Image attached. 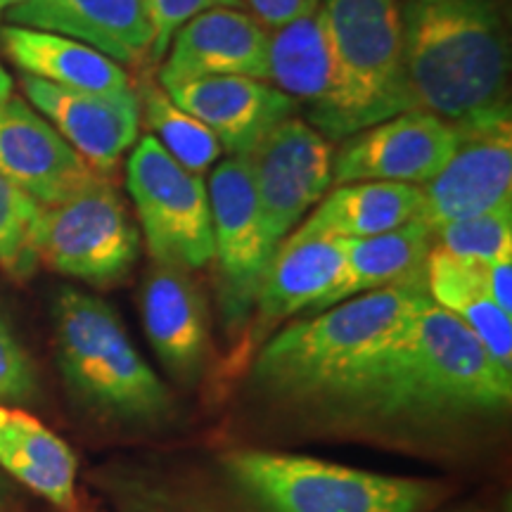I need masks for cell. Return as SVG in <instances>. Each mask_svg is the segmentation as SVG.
Listing matches in <instances>:
<instances>
[{
	"mask_svg": "<svg viewBox=\"0 0 512 512\" xmlns=\"http://www.w3.org/2000/svg\"><path fill=\"white\" fill-rule=\"evenodd\" d=\"M240 0H145L152 24V62H162L171 38L185 22L216 8H238Z\"/></svg>",
	"mask_w": 512,
	"mask_h": 512,
	"instance_id": "f1b7e54d",
	"label": "cell"
},
{
	"mask_svg": "<svg viewBox=\"0 0 512 512\" xmlns=\"http://www.w3.org/2000/svg\"><path fill=\"white\" fill-rule=\"evenodd\" d=\"M126 188L155 264L183 271L211 264L214 230L207 183L178 164L150 133L138 138L128 155Z\"/></svg>",
	"mask_w": 512,
	"mask_h": 512,
	"instance_id": "8992f818",
	"label": "cell"
},
{
	"mask_svg": "<svg viewBox=\"0 0 512 512\" xmlns=\"http://www.w3.org/2000/svg\"><path fill=\"white\" fill-rule=\"evenodd\" d=\"M211 230L219 278V304L228 328H240L256 306L275 247L261 221L245 155H230L209 178Z\"/></svg>",
	"mask_w": 512,
	"mask_h": 512,
	"instance_id": "9c48e42d",
	"label": "cell"
},
{
	"mask_svg": "<svg viewBox=\"0 0 512 512\" xmlns=\"http://www.w3.org/2000/svg\"><path fill=\"white\" fill-rule=\"evenodd\" d=\"M162 88L181 110L200 119L230 155L252 152L299 110L271 81L252 76H200Z\"/></svg>",
	"mask_w": 512,
	"mask_h": 512,
	"instance_id": "2e32d148",
	"label": "cell"
},
{
	"mask_svg": "<svg viewBox=\"0 0 512 512\" xmlns=\"http://www.w3.org/2000/svg\"><path fill=\"white\" fill-rule=\"evenodd\" d=\"M261 27L278 31L318 10L320 0H240Z\"/></svg>",
	"mask_w": 512,
	"mask_h": 512,
	"instance_id": "4dcf8cb0",
	"label": "cell"
},
{
	"mask_svg": "<svg viewBox=\"0 0 512 512\" xmlns=\"http://www.w3.org/2000/svg\"><path fill=\"white\" fill-rule=\"evenodd\" d=\"M5 498H8V482H5L3 475H0V505L5 503Z\"/></svg>",
	"mask_w": 512,
	"mask_h": 512,
	"instance_id": "e575fe53",
	"label": "cell"
},
{
	"mask_svg": "<svg viewBox=\"0 0 512 512\" xmlns=\"http://www.w3.org/2000/svg\"><path fill=\"white\" fill-rule=\"evenodd\" d=\"M427 299L425 283L394 285L294 320L256 356L254 380L280 399L318 403L399 335Z\"/></svg>",
	"mask_w": 512,
	"mask_h": 512,
	"instance_id": "3957f363",
	"label": "cell"
},
{
	"mask_svg": "<svg viewBox=\"0 0 512 512\" xmlns=\"http://www.w3.org/2000/svg\"><path fill=\"white\" fill-rule=\"evenodd\" d=\"M41 204L0 174V268L24 280L38 264L34 226Z\"/></svg>",
	"mask_w": 512,
	"mask_h": 512,
	"instance_id": "83f0119b",
	"label": "cell"
},
{
	"mask_svg": "<svg viewBox=\"0 0 512 512\" xmlns=\"http://www.w3.org/2000/svg\"><path fill=\"white\" fill-rule=\"evenodd\" d=\"M268 81L304 110L328 140L354 136V121L323 10L273 31L268 46Z\"/></svg>",
	"mask_w": 512,
	"mask_h": 512,
	"instance_id": "7c38bea8",
	"label": "cell"
},
{
	"mask_svg": "<svg viewBox=\"0 0 512 512\" xmlns=\"http://www.w3.org/2000/svg\"><path fill=\"white\" fill-rule=\"evenodd\" d=\"M0 174L41 207L107 181L76 155L46 117L19 98L0 100Z\"/></svg>",
	"mask_w": 512,
	"mask_h": 512,
	"instance_id": "9a60e30c",
	"label": "cell"
},
{
	"mask_svg": "<svg viewBox=\"0 0 512 512\" xmlns=\"http://www.w3.org/2000/svg\"><path fill=\"white\" fill-rule=\"evenodd\" d=\"M422 209L420 185L389 181L342 183L328 192L302 230L335 238H373L415 221Z\"/></svg>",
	"mask_w": 512,
	"mask_h": 512,
	"instance_id": "cb8c5ba5",
	"label": "cell"
},
{
	"mask_svg": "<svg viewBox=\"0 0 512 512\" xmlns=\"http://www.w3.org/2000/svg\"><path fill=\"white\" fill-rule=\"evenodd\" d=\"M5 17L17 27L86 43L124 69L140 67L152 53L145 0H22Z\"/></svg>",
	"mask_w": 512,
	"mask_h": 512,
	"instance_id": "ac0fdd59",
	"label": "cell"
},
{
	"mask_svg": "<svg viewBox=\"0 0 512 512\" xmlns=\"http://www.w3.org/2000/svg\"><path fill=\"white\" fill-rule=\"evenodd\" d=\"M458 147L432 181L420 185L418 221L437 230L451 221L512 204L510 119L458 126Z\"/></svg>",
	"mask_w": 512,
	"mask_h": 512,
	"instance_id": "4fadbf2b",
	"label": "cell"
},
{
	"mask_svg": "<svg viewBox=\"0 0 512 512\" xmlns=\"http://www.w3.org/2000/svg\"><path fill=\"white\" fill-rule=\"evenodd\" d=\"M0 470L62 512H76V456L41 420L0 406Z\"/></svg>",
	"mask_w": 512,
	"mask_h": 512,
	"instance_id": "7402d4cb",
	"label": "cell"
},
{
	"mask_svg": "<svg viewBox=\"0 0 512 512\" xmlns=\"http://www.w3.org/2000/svg\"><path fill=\"white\" fill-rule=\"evenodd\" d=\"M486 290H489L494 304L503 313L512 316V259L496 261V264L484 268Z\"/></svg>",
	"mask_w": 512,
	"mask_h": 512,
	"instance_id": "1f68e13d",
	"label": "cell"
},
{
	"mask_svg": "<svg viewBox=\"0 0 512 512\" xmlns=\"http://www.w3.org/2000/svg\"><path fill=\"white\" fill-rule=\"evenodd\" d=\"M512 396L503 368L460 320L427 299L399 335L318 401L332 415L408 422L501 411Z\"/></svg>",
	"mask_w": 512,
	"mask_h": 512,
	"instance_id": "6da1fadb",
	"label": "cell"
},
{
	"mask_svg": "<svg viewBox=\"0 0 512 512\" xmlns=\"http://www.w3.org/2000/svg\"><path fill=\"white\" fill-rule=\"evenodd\" d=\"M223 465L266 512H420L437 491L420 479L259 448L228 453Z\"/></svg>",
	"mask_w": 512,
	"mask_h": 512,
	"instance_id": "5b68a950",
	"label": "cell"
},
{
	"mask_svg": "<svg viewBox=\"0 0 512 512\" xmlns=\"http://www.w3.org/2000/svg\"><path fill=\"white\" fill-rule=\"evenodd\" d=\"M36 392V375L27 351L0 320V406L29 401Z\"/></svg>",
	"mask_w": 512,
	"mask_h": 512,
	"instance_id": "f546056e",
	"label": "cell"
},
{
	"mask_svg": "<svg viewBox=\"0 0 512 512\" xmlns=\"http://www.w3.org/2000/svg\"><path fill=\"white\" fill-rule=\"evenodd\" d=\"M342 271V238L297 228L280 242L266 268L256 297L259 323L278 325L299 311H311L337 285Z\"/></svg>",
	"mask_w": 512,
	"mask_h": 512,
	"instance_id": "ffe728a7",
	"label": "cell"
},
{
	"mask_svg": "<svg viewBox=\"0 0 512 512\" xmlns=\"http://www.w3.org/2000/svg\"><path fill=\"white\" fill-rule=\"evenodd\" d=\"M136 93L140 100V119L145 121L147 131L178 164L202 176L216 162H221L223 147L219 138L200 119L181 110L159 86V81L143 76Z\"/></svg>",
	"mask_w": 512,
	"mask_h": 512,
	"instance_id": "484cf974",
	"label": "cell"
},
{
	"mask_svg": "<svg viewBox=\"0 0 512 512\" xmlns=\"http://www.w3.org/2000/svg\"><path fill=\"white\" fill-rule=\"evenodd\" d=\"M437 247L460 261L475 266H491L512 259V204L451 221L434 230Z\"/></svg>",
	"mask_w": 512,
	"mask_h": 512,
	"instance_id": "4316f807",
	"label": "cell"
},
{
	"mask_svg": "<svg viewBox=\"0 0 512 512\" xmlns=\"http://www.w3.org/2000/svg\"><path fill=\"white\" fill-rule=\"evenodd\" d=\"M415 110L453 126L510 119L503 0H396Z\"/></svg>",
	"mask_w": 512,
	"mask_h": 512,
	"instance_id": "7a4b0ae2",
	"label": "cell"
},
{
	"mask_svg": "<svg viewBox=\"0 0 512 512\" xmlns=\"http://www.w3.org/2000/svg\"><path fill=\"white\" fill-rule=\"evenodd\" d=\"M53 328L64 382L91 411L138 425L162 422L171 413L169 389L110 304L67 287L55 297Z\"/></svg>",
	"mask_w": 512,
	"mask_h": 512,
	"instance_id": "277c9868",
	"label": "cell"
},
{
	"mask_svg": "<svg viewBox=\"0 0 512 512\" xmlns=\"http://www.w3.org/2000/svg\"><path fill=\"white\" fill-rule=\"evenodd\" d=\"M22 91L41 117L74 147L95 174L110 178L140 138V100L126 93H88L22 74Z\"/></svg>",
	"mask_w": 512,
	"mask_h": 512,
	"instance_id": "5bb4252c",
	"label": "cell"
},
{
	"mask_svg": "<svg viewBox=\"0 0 512 512\" xmlns=\"http://www.w3.org/2000/svg\"><path fill=\"white\" fill-rule=\"evenodd\" d=\"M12 88H15V83H12V76L8 74V69L3 67V62H0V100L12 98Z\"/></svg>",
	"mask_w": 512,
	"mask_h": 512,
	"instance_id": "d6a6232c",
	"label": "cell"
},
{
	"mask_svg": "<svg viewBox=\"0 0 512 512\" xmlns=\"http://www.w3.org/2000/svg\"><path fill=\"white\" fill-rule=\"evenodd\" d=\"M36 259L98 287L117 285L136 266L140 233L110 181L60 204L41 207L34 226Z\"/></svg>",
	"mask_w": 512,
	"mask_h": 512,
	"instance_id": "ba28073f",
	"label": "cell"
},
{
	"mask_svg": "<svg viewBox=\"0 0 512 512\" xmlns=\"http://www.w3.org/2000/svg\"><path fill=\"white\" fill-rule=\"evenodd\" d=\"M0 48L24 74L55 86L88 93L133 91L131 76L119 62L74 38L8 24L0 29Z\"/></svg>",
	"mask_w": 512,
	"mask_h": 512,
	"instance_id": "44dd1931",
	"label": "cell"
},
{
	"mask_svg": "<svg viewBox=\"0 0 512 512\" xmlns=\"http://www.w3.org/2000/svg\"><path fill=\"white\" fill-rule=\"evenodd\" d=\"M432 240L434 233L418 219L373 238H342V278L311 311L330 309L344 299L382 287L425 283Z\"/></svg>",
	"mask_w": 512,
	"mask_h": 512,
	"instance_id": "603a6c76",
	"label": "cell"
},
{
	"mask_svg": "<svg viewBox=\"0 0 512 512\" xmlns=\"http://www.w3.org/2000/svg\"><path fill=\"white\" fill-rule=\"evenodd\" d=\"M458 126L437 114L408 110L344 138L332 162V183L389 181L425 185L458 147Z\"/></svg>",
	"mask_w": 512,
	"mask_h": 512,
	"instance_id": "8fae6325",
	"label": "cell"
},
{
	"mask_svg": "<svg viewBox=\"0 0 512 512\" xmlns=\"http://www.w3.org/2000/svg\"><path fill=\"white\" fill-rule=\"evenodd\" d=\"M425 285L434 304L453 313L503 368L512 370V316L494 304L486 290L482 266L467 264L441 247H432Z\"/></svg>",
	"mask_w": 512,
	"mask_h": 512,
	"instance_id": "d4e9b609",
	"label": "cell"
},
{
	"mask_svg": "<svg viewBox=\"0 0 512 512\" xmlns=\"http://www.w3.org/2000/svg\"><path fill=\"white\" fill-rule=\"evenodd\" d=\"M354 131L415 110L396 0H323Z\"/></svg>",
	"mask_w": 512,
	"mask_h": 512,
	"instance_id": "52a82bcc",
	"label": "cell"
},
{
	"mask_svg": "<svg viewBox=\"0 0 512 512\" xmlns=\"http://www.w3.org/2000/svg\"><path fill=\"white\" fill-rule=\"evenodd\" d=\"M271 34L247 12L216 8L192 17L171 38L159 86L200 76H252L268 81Z\"/></svg>",
	"mask_w": 512,
	"mask_h": 512,
	"instance_id": "e0dca14e",
	"label": "cell"
},
{
	"mask_svg": "<svg viewBox=\"0 0 512 512\" xmlns=\"http://www.w3.org/2000/svg\"><path fill=\"white\" fill-rule=\"evenodd\" d=\"M261 221L275 247L332 188L335 150L304 119L290 117L247 152Z\"/></svg>",
	"mask_w": 512,
	"mask_h": 512,
	"instance_id": "30bf717a",
	"label": "cell"
},
{
	"mask_svg": "<svg viewBox=\"0 0 512 512\" xmlns=\"http://www.w3.org/2000/svg\"><path fill=\"white\" fill-rule=\"evenodd\" d=\"M140 311L147 339L164 366L178 377L202 368L209 349V306L190 271L155 264L140 292Z\"/></svg>",
	"mask_w": 512,
	"mask_h": 512,
	"instance_id": "d6986e66",
	"label": "cell"
},
{
	"mask_svg": "<svg viewBox=\"0 0 512 512\" xmlns=\"http://www.w3.org/2000/svg\"><path fill=\"white\" fill-rule=\"evenodd\" d=\"M22 3V0H0V17H5L12 8H17V5Z\"/></svg>",
	"mask_w": 512,
	"mask_h": 512,
	"instance_id": "836d02e7",
	"label": "cell"
}]
</instances>
